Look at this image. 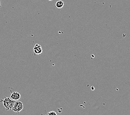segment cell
<instances>
[{"mask_svg":"<svg viewBox=\"0 0 130 115\" xmlns=\"http://www.w3.org/2000/svg\"><path fill=\"white\" fill-rule=\"evenodd\" d=\"M21 95L20 94V93L18 92H13L11 93L10 97L11 99L14 101H17V100H19L21 99Z\"/></svg>","mask_w":130,"mask_h":115,"instance_id":"4","label":"cell"},{"mask_svg":"<svg viewBox=\"0 0 130 115\" xmlns=\"http://www.w3.org/2000/svg\"><path fill=\"white\" fill-rule=\"evenodd\" d=\"M0 101L2 102L7 111H8V110H12L13 108L16 101L11 99V97H5L4 99L0 100Z\"/></svg>","mask_w":130,"mask_h":115,"instance_id":"1","label":"cell"},{"mask_svg":"<svg viewBox=\"0 0 130 115\" xmlns=\"http://www.w3.org/2000/svg\"><path fill=\"white\" fill-rule=\"evenodd\" d=\"M33 52L34 55H41L43 53V49L42 46L38 44H36L33 48Z\"/></svg>","mask_w":130,"mask_h":115,"instance_id":"3","label":"cell"},{"mask_svg":"<svg viewBox=\"0 0 130 115\" xmlns=\"http://www.w3.org/2000/svg\"><path fill=\"white\" fill-rule=\"evenodd\" d=\"M64 5V2L62 0H59V1L56 2L55 3V6L58 9L62 8Z\"/></svg>","mask_w":130,"mask_h":115,"instance_id":"5","label":"cell"},{"mask_svg":"<svg viewBox=\"0 0 130 115\" xmlns=\"http://www.w3.org/2000/svg\"><path fill=\"white\" fill-rule=\"evenodd\" d=\"M23 109V104L22 102H21L19 100L15 101V103L13 106V107L12 108V110L14 112H16V113L18 114L19 112H21L22 110Z\"/></svg>","mask_w":130,"mask_h":115,"instance_id":"2","label":"cell"},{"mask_svg":"<svg viewBox=\"0 0 130 115\" xmlns=\"http://www.w3.org/2000/svg\"><path fill=\"white\" fill-rule=\"evenodd\" d=\"M47 115H57V114L54 111H50L49 112H48Z\"/></svg>","mask_w":130,"mask_h":115,"instance_id":"6","label":"cell"},{"mask_svg":"<svg viewBox=\"0 0 130 115\" xmlns=\"http://www.w3.org/2000/svg\"><path fill=\"white\" fill-rule=\"evenodd\" d=\"M0 7H1V1H0Z\"/></svg>","mask_w":130,"mask_h":115,"instance_id":"7","label":"cell"}]
</instances>
